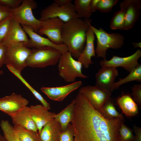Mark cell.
Returning a JSON list of instances; mask_svg holds the SVG:
<instances>
[{
  "instance_id": "20",
  "label": "cell",
  "mask_w": 141,
  "mask_h": 141,
  "mask_svg": "<svg viewBox=\"0 0 141 141\" xmlns=\"http://www.w3.org/2000/svg\"><path fill=\"white\" fill-rule=\"evenodd\" d=\"M10 116L14 126H19L38 132L37 128L32 118L29 107H25Z\"/></svg>"
},
{
  "instance_id": "3",
  "label": "cell",
  "mask_w": 141,
  "mask_h": 141,
  "mask_svg": "<svg viewBox=\"0 0 141 141\" xmlns=\"http://www.w3.org/2000/svg\"><path fill=\"white\" fill-rule=\"evenodd\" d=\"M90 27L97 39L95 50L97 57L106 59V51L108 49H118L124 45L125 39L122 34L117 33H109L101 27L98 29L91 25Z\"/></svg>"
},
{
  "instance_id": "22",
  "label": "cell",
  "mask_w": 141,
  "mask_h": 141,
  "mask_svg": "<svg viewBox=\"0 0 141 141\" xmlns=\"http://www.w3.org/2000/svg\"><path fill=\"white\" fill-rule=\"evenodd\" d=\"M116 102L122 113L127 117L131 118L138 114L137 104L129 95L123 94L117 98Z\"/></svg>"
},
{
  "instance_id": "9",
  "label": "cell",
  "mask_w": 141,
  "mask_h": 141,
  "mask_svg": "<svg viewBox=\"0 0 141 141\" xmlns=\"http://www.w3.org/2000/svg\"><path fill=\"white\" fill-rule=\"evenodd\" d=\"M40 15L39 20L41 21L48 19L57 18L64 23L78 17L72 2L63 6L52 3L41 11Z\"/></svg>"
},
{
  "instance_id": "17",
  "label": "cell",
  "mask_w": 141,
  "mask_h": 141,
  "mask_svg": "<svg viewBox=\"0 0 141 141\" xmlns=\"http://www.w3.org/2000/svg\"><path fill=\"white\" fill-rule=\"evenodd\" d=\"M29 108L32 118L36 125L39 134L43 127L54 119L56 114L49 111L40 104L31 105Z\"/></svg>"
},
{
  "instance_id": "33",
  "label": "cell",
  "mask_w": 141,
  "mask_h": 141,
  "mask_svg": "<svg viewBox=\"0 0 141 141\" xmlns=\"http://www.w3.org/2000/svg\"><path fill=\"white\" fill-rule=\"evenodd\" d=\"M12 17L10 15L0 22V44L7 36L10 27Z\"/></svg>"
},
{
  "instance_id": "26",
  "label": "cell",
  "mask_w": 141,
  "mask_h": 141,
  "mask_svg": "<svg viewBox=\"0 0 141 141\" xmlns=\"http://www.w3.org/2000/svg\"><path fill=\"white\" fill-rule=\"evenodd\" d=\"M8 69L11 73L19 78L29 89L35 97L39 101L42 105L48 110L50 109L49 104L45 100L42 96L37 91L32 87L22 76L21 72L10 66H7Z\"/></svg>"
},
{
  "instance_id": "30",
  "label": "cell",
  "mask_w": 141,
  "mask_h": 141,
  "mask_svg": "<svg viewBox=\"0 0 141 141\" xmlns=\"http://www.w3.org/2000/svg\"><path fill=\"white\" fill-rule=\"evenodd\" d=\"M125 22L124 14L120 9L115 12L110 21V27L113 30H123Z\"/></svg>"
},
{
  "instance_id": "11",
  "label": "cell",
  "mask_w": 141,
  "mask_h": 141,
  "mask_svg": "<svg viewBox=\"0 0 141 141\" xmlns=\"http://www.w3.org/2000/svg\"><path fill=\"white\" fill-rule=\"evenodd\" d=\"M141 56V51L138 49L133 54L127 57H121L113 55L110 60L103 59L100 61L99 64L101 67H121L130 72L140 64L138 60Z\"/></svg>"
},
{
  "instance_id": "4",
  "label": "cell",
  "mask_w": 141,
  "mask_h": 141,
  "mask_svg": "<svg viewBox=\"0 0 141 141\" xmlns=\"http://www.w3.org/2000/svg\"><path fill=\"white\" fill-rule=\"evenodd\" d=\"M62 54L57 49L50 47L33 48L27 60L26 67L43 68L54 65L58 62Z\"/></svg>"
},
{
  "instance_id": "41",
  "label": "cell",
  "mask_w": 141,
  "mask_h": 141,
  "mask_svg": "<svg viewBox=\"0 0 141 141\" xmlns=\"http://www.w3.org/2000/svg\"><path fill=\"white\" fill-rule=\"evenodd\" d=\"M98 0H91L90 3V7L92 12H95L97 10L96 7Z\"/></svg>"
},
{
  "instance_id": "13",
  "label": "cell",
  "mask_w": 141,
  "mask_h": 141,
  "mask_svg": "<svg viewBox=\"0 0 141 141\" xmlns=\"http://www.w3.org/2000/svg\"><path fill=\"white\" fill-rule=\"evenodd\" d=\"M28 103L21 95L13 93L0 98V110L10 116L27 106Z\"/></svg>"
},
{
  "instance_id": "25",
  "label": "cell",
  "mask_w": 141,
  "mask_h": 141,
  "mask_svg": "<svg viewBox=\"0 0 141 141\" xmlns=\"http://www.w3.org/2000/svg\"><path fill=\"white\" fill-rule=\"evenodd\" d=\"M98 111L104 118L108 119L124 118L122 114L116 110L114 102L111 98Z\"/></svg>"
},
{
  "instance_id": "2",
  "label": "cell",
  "mask_w": 141,
  "mask_h": 141,
  "mask_svg": "<svg viewBox=\"0 0 141 141\" xmlns=\"http://www.w3.org/2000/svg\"><path fill=\"white\" fill-rule=\"evenodd\" d=\"M91 20L77 17L64 23L61 36L63 44L67 47L73 57L78 59L85 46L87 32Z\"/></svg>"
},
{
  "instance_id": "44",
  "label": "cell",
  "mask_w": 141,
  "mask_h": 141,
  "mask_svg": "<svg viewBox=\"0 0 141 141\" xmlns=\"http://www.w3.org/2000/svg\"><path fill=\"white\" fill-rule=\"evenodd\" d=\"M3 73V71L0 70V75L2 74Z\"/></svg>"
},
{
  "instance_id": "42",
  "label": "cell",
  "mask_w": 141,
  "mask_h": 141,
  "mask_svg": "<svg viewBox=\"0 0 141 141\" xmlns=\"http://www.w3.org/2000/svg\"><path fill=\"white\" fill-rule=\"evenodd\" d=\"M132 45L134 48H141V42H134L132 43Z\"/></svg>"
},
{
  "instance_id": "1",
  "label": "cell",
  "mask_w": 141,
  "mask_h": 141,
  "mask_svg": "<svg viewBox=\"0 0 141 141\" xmlns=\"http://www.w3.org/2000/svg\"><path fill=\"white\" fill-rule=\"evenodd\" d=\"M71 122L75 141H120L119 131L124 118H104L79 92Z\"/></svg>"
},
{
  "instance_id": "24",
  "label": "cell",
  "mask_w": 141,
  "mask_h": 141,
  "mask_svg": "<svg viewBox=\"0 0 141 141\" xmlns=\"http://www.w3.org/2000/svg\"><path fill=\"white\" fill-rule=\"evenodd\" d=\"M91 0H75L73 3L77 17L88 20L92 14L90 7Z\"/></svg>"
},
{
  "instance_id": "28",
  "label": "cell",
  "mask_w": 141,
  "mask_h": 141,
  "mask_svg": "<svg viewBox=\"0 0 141 141\" xmlns=\"http://www.w3.org/2000/svg\"><path fill=\"white\" fill-rule=\"evenodd\" d=\"M134 81L141 82V64L130 72L129 74L125 77L120 79L117 82H114L112 87V91L118 88L123 84Z\"/></svg>"
},
{
  "instance_id": "15",
  "label": "cell",
  "mask_w": 141,
  "mask_h": 141,
  "mask_svg": "<svg viewBox=\"0 0 141 141\" xmlns=\"http://www.w3.org/2000/svg\"><path fill=\"white\" fill-rule=\"evenodd\" d=\"M30 41L20 24L12 17L8 33L1 43L6 46L21 44L28 48Z\"/></svg>"
},
{
  "instance_id": "45",
  "label": "cell",
  "mask_w": 141,
  "mask_h": 141,
  "mask_svg": "<svg viewBox=\"0 0 141 141\" xmlns=\"http://www.w3.org/2000/svg\"><path fill=\"white\" fill-rule=\"evenodd\" d=\"M74 141H75L74 140Z\"/></svg>"
},
{
  "instance_id": "19",
  "label": "cell",
  "mask_w": 141,
  "mask_h": 141,
  "mask_svg": "<svg viewBox=\"0 0 141 141\" xmlns=\"http://www.w3.org/2000/svg\"><path fill=\"white\" fill-rule=\"evenodd\" d=\"M95 37L94 33L90 26L87 33L85 46L77 59V61L80 62L82 66L86 69L88 68L90 64H93L91 58L95 56L94 46Z\"/></svg>"
},
{
  "instance_id": "18",
  "label": "cell",
  "mask_w": 141,
  "mask_h": 141,
  "mask_svg": "<svg viewBox=\"0 0 141 141\" xmlns=\"http://www.w3.org/2000/svg\"><path fill=\"white\" fill-rule=\"evenodd\" d=\"M119 75L116 68L111 67H101L95 75L96 85L110 90L111 92L116 77Z\"/></svg>"
},
{
  "instance_id": "31",
  "label": "cell",
  "mask_w": 141,
  "mask_h": 141,
  "mask_svg": "<svg viewBox=\"0 0 141 141\" xmlns=\"http://www.w3.org/2000/svg\"><path fill=\"white\" fill-rule=\"evenodd\" d=\"M118 1V0H98L96 5V9L102 13H108L111 11Z\"/></svg>"
},
{
  "instance_id": "16",
  "label": "cell",
  "mask_w": 141,
  "mask_h": 141,
  "mask_svg": "<svg viewBox=\"0 0 141 141\" xmlns=\"http://www.w3.org/2000/svg\"><path fill=\"white\" fill-rule=\"evenodd\" d=\"M82 84V82L79 81L62 86L42 87L40 90L51 99L61 102L71 93L79 87Z\"/></svg>"
},
{
  "instance_id": "10",
  "label": "cell",
  "mask_w": 141,
  "mask_h": 141,
  "mask_svg": "<svg viewBox=\"0 0 141 141\" xmlns=\"http://www.w3.org/2000/svg\"><path fill=\"white\" fill-rule=\"evenodd\" d=\"M41 21L38 34L41 36L46 35L50 41L56 44H63L61 32L64 22L57 18L48 19Z\"/></svg>"
},
{
  "instance_id": "43",
  "label": "cell",
  "mask_w": 141,
  "mask_h": 141,
  "mask_svg": "<svg viewBox=\"0 0 141 141\" xmlns=\"http://www.w3.org/2000/svg\"><path fill=\"white\" fill-rule=\"evenodd\" d=\"M0 141H7L4 136L0 134Z\"/></svg>"
},
{
  "instance_id": "37",
  "label": "cell",
  "mask_w": 141,
  "mask_h": 141,
  "mask_svg": "<svg viewBox=\"0 0 141 141\" xmlns=\"http://www.w3.org/2000/svg\"><path fill=\"white\" fill-rule=\"evenodd\" d=\"M10 7L0 5V22L11 15Z\"/></svg>"
},
{
  "instance_id": "38",
  "label": "cell",
  "mask_w": 141,
  "mask_h": 141,
  "mask_svg": "<svg viewBox=\"0 0 141 141\" xmlns=\"http://www.w3.org/2000/svg\"><path fill=\"white\" fill-rule=\"evenodd\" d=\"M7 46L2 43L0 44V70L2 66L5 64Z\"/></svg>"
},
{
  "instance_id": "40",
  "label": "cell",
  "mask_w": 141,
  "mask_h": 141,
  "mask_svg": "<svg viewBox=\"0 0 141 141\" xmlns=\"http://www.w3.org/2000/svg\"><path fill=\"white\" fill-rule=\"evenodd\" d=\"M72 0H54L55 3L59 6H63L72 2Z\"/></svg>"
},
{
  "instance_id": "8",
  "label": "cell",
  "mask_w": 141,
  "mask_h": 141,
  "mask_svg": "<svg viewBox=\"0 0 141 141\" xmlns=\"http://www.w3.org/2000/svg\"><path fill=\"white\" fill-rule=\"evenodd\" d=\"M79 92L83 94L91 104L99 111L111 98V91L96 85H88L81 87Z\"/></svg>"
},
{
  "instance_id": "23",
  "label": "cell",
  "mask_w": 141,
  "mask_h": 141,
  "mask_svg": "<svg viewBox=\"0 0 141 141\" xmlns=\"http://www.w3.org/2000/svg\"><path fill=\"white\" fill-rule=\"evenodd\" d=\"M75 103V99L58 113L56 114L54 119L60 124L62 132L67 129L72 120Z\"/></svg>"
},
{
  "instance_id": "32",
  "label": "cell",
  "mask_w": 141,
  "mask_h": 141,
  "mask_svg": "<svg viewBox=\"0 0 141 141\" xmlns=\"http://www.w3.org/2000/svg\"><path fill=\"white\" fill-rule=\"evenodd\" d=\"M123 123L119 131L120 141H133L134 136L133 134V130Z\"/></svg>"
},
{
  "instance_id": "6",
  "label": "cell",
  "mask_w": 141,
  "mask_h": 141,
  "mask_svg": "<svg viewBox=\"0 0 141 141\" xmlns=\"http://www.w3.org/2000/svg\"><path fill=\"white\" fill-rule=\"evenodd\" d=\"M58 62L59 75L66 82L73 83L78 77H88L82 73L81 63L75 60L69 51L62 54Z\"/></svg>"
},
{
  "instance_id": "36",
  "label": "cell",
  "mask_w": 141,
  "mask_h": 141,
  "mask_svg": "<svg viewBox=\"0 0 141 141\" xmlns=\"http://www.w3.org/2000/svg\"><path fill=\"white\" fill-rule=\"evenodd\" d=\"M22 0H0V5L15 9L21 5Z\"/></svg>"
},
{
  "instance_id": "21",
  "label": "cell",
  "mask_w": 141,
  "mask_h": 141,
  "mask_svg": "<svg viewBox=\"0 0 141 141\" xmlns=\"http://www.w3.org/2000/svg\"><path fill=\"white\" fill-rule=\"evenodd\" d=\"M62 132L60 124L54 119L45 125L39 136L40 141H59Z\"/></svg>"
},
{
  "instance_id": "12",
  "label": "cell",
  "mask_w": 141,
  "mask_h": 141,
  "mask_svg": "<svg viewBox=\"0 0 141 141\" xmlns=\"http://www.w3.org/2000/svg\"><path fill=\"white\" fill-rule=\"evenodd\" d=\"M120 9L124 13L125 22L123 30L132 29L138 21L141 9L140 0H124L120 4Z\"/></svg>"
},
{
  "instance_id": "7",
  "label": "cell",
  "mask_w": 141,
  "mask_h": 141,
  "mask_svg": "<svg viewBox=\"0 0 141 141\" xmlns=\"http://www.w3.org/2000/svg\"><path fill=\"white\" fill-rule=\"evenodd\" d=\"M7 46L5 64L21 72L26 67V62L32 49L20 44Z\"/></svg>"
},
{
  "instance_id": "34",
  "label": "cell",
  "mask_w": 141,
  "mask_h": 141,
  "mask_svg": "<svg viewBox=\"0 0 141 141\" xmlns=\"http://www.w3.org/2000/svg\"><path fill=\"white\" fill-rule=\"evenodd\" d=\"M74 132L71 124H69L67 129L60 134L59 141H74Z\"/></svg>"
},
{
  "instance_id": "35",
  "label": "cell",
  "mask_w": 141,
  "mask_h": 141,
  "mask_svg": "<svg viewBox=\"0 0 141 141\" xmlns=\"http://www.w3.org/2000/svg\"><path fill=\"white\" fill-rule=\"evenodd\" d=\"M132 95L134 101L139 106L141 107V84L134 85L131 87Z\"/></svg>"
},
{
  "instance_id": "5",
  "label": "cell",
  "mask_w": 141,
  "mask_h": 141,
  "mask_svg": "<svg viewBox=\"0 0 141 141\" xmlns=\"http://www.w3.org/2000/svg\"><path fill=\"white\" fill-rule=\"evenodd\" d=\"M37 7V3L34 0H22L18 7L11 9V15L21 25L30 26L38 32L42 22L34 17L32 12Z\"/></svg>"
},
{
  "instance_id": "29",
  "label": "cell",
  "mask_w": 141,
  "mask_h": 141,
  "mask_svg": "<svg viewBox=\"0 0 141 141\" xmlns=\"http://www.w3.org/2000/svg\"><path fill=\"white\" fill-rule=\"evenodd\" d=\"M4 136L7 141H20L18 135L13 126L8 120H2L0 124Z\"/></svg>"
},
{
  "instance_id": "27",
  "label": "cell",
  "mask_w": 141,
  "mask_h": 141,
  "mask_svg": "<svg viewBox=\"0 0 141 141\" xmlns=\"http://www.w3.org/2000/svg\"><path fill=\"white\" fill-rule=\"evenodd\" d=\"M13 127L20 141H40L38 132L19 126L14 125Z\"/></svg>"
},
{
  "instance_id": "39",
  "label": "cell",
  "mask_w": 141,
  "mask_h": 141,
  "mask_svg": "<svg viewBox=\"0 0 141 141\" xmlns=\"http://www.w3.org/2000/svg\"><path fill=\"white\" fill-rule=\"evenodd\" d=\"M133 129L135 135L133 141H141V128L134 125Z\"/></svg>"
},
{
  "instance_id": "14",
  "label": "cell",
  "mask_w": 141,
  "mask_h": 141,
  "mask_svg": "<svg viewBox=\"0 0 141 141\" xmlns=\"http://www.w3.org/2000/svg\"><path fill=\"white\" fill-rule=\"evenodd\" d=\"M21 26L30 38L28 48H32L33 49L49 46L57 49L62 54L69 51L68 48L64 44H56L48 38L42 37L37 33L31 27L27 26Z\"/></svg>"
}]
</instances>
